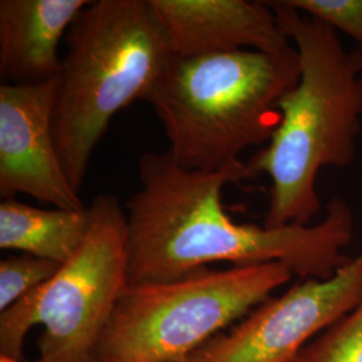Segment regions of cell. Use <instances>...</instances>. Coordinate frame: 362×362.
Returning a JSON list of instances; mask_svg holds the SVG:
<instances>
[{"label":"cell","mask_w":362,"mask_h":362,"mask_svg":"<svg viewBox=\"0 0 362 362\" xmlns=\"http://www.w3.org/2000/svg\"><path fill=\"white\" fill-rule=\"evenodd\" d=\"M362 296V251L329 279H299L182 362H296Z\"/></svg>","instance_id":"cell-7"},{"label":"cell","mask_w":362,"mask_h":362,"mask_svg":"<svg viewBox=\"0 0 362 362\" xmlns=\"http://www.w3.org/2000/svg\"><path fill=\"white\" fill-rule=\"evenodd\" d=\"M66 42L54 137L67 179L79 194L112 118L146 100L173 52L151 0L90 1Z\"/></svg>","instance_id":"cell-4"},{"label":"cell","mask_w":362,"mask_h":362,"mask_svg":"<svg viewBox=\"0 0 362 362\" xmlns=\"http://www.w3.org/2000/svg\"><path fill=\"white\" fill-rule=\"evenodd\" d=\"M300 61L297 86L278 103L281 122L267 146L247 163L251 177L272 180L264 227L310 226L322 203L325 167L346 168L362 129V52L346 50L336 30L286 4L267 1Z\"/></svg>","instance_id":"cell-2"},{"label":"cell","mask_w":362,"mask_h":362,"mask_svg":"<svg viewBox=\"0 0 362 362\" xmlns=\"http://www.w3.org/2000/svg\"><path fill=\"white\" fill-rule=\"evenodd\" d=\"M0 362H6V361H0ZM88 362H98V361H97V360H95V358H93V360H90V361H88Z\"/></svg>","instance_id":"cell-15"},{"label":"cell","mask_w":362,"mask_h":362,"mask_svg":"<svg viewBox=\"0 0 362 362\" xmlns=\"http://www.w3.org/2000/svg\"><path fill=\"white\" fill-rule=\"evenodd\" d=\"M282 263L203 269L129 285L95 350L98 362H182L291 281Z\"/></svg>","instance_id":"cell-6"},{"label":"cell","mask_w":362,"mask_h":362,"mask_svg":"<svg viewBox=\"0 0 362 362\" xmlns=\"http://www.w3.org/2000/svg\"><path fill=\"white\" fill-rule=\"evenodd\" d=\"M151 4L176 57L276 52L291 46L267 1L151 0Z\"/></svg>","instance_id":"cell-9"},{"label":"cell","mask_w":362,"mask_h":362,"mask_svg":"<svg viewBox=\"0 0 362 362\" xmlns=\"http://www.w3.org/2000/svg\"><path fill=\"white\" fill-rule=\"evenodd\" d=\"M285 3L349 35L362 52V0H285Z\"/></svg>","instance_id":"cell-14"},{"label":"cell","mask_w":362,"mask_h":362,"mask_svg":"<svg viewBox=\"0 0 362 362\" xmlns=\"http://www.w3.org/2000/svg\"><path fill=\"white\" fill-rule=\"evenodd\" d=\"M299 77L293 46L276 52L173 55L145 101L180 167L220 172L240 164L247 148L270 141L281 122L278 103Z\"/></svg>","instance_id":"cell-3"},{"label":"cell","mask_w":362,"mask_h":362,"mask_svg":"<svg viewBox=\"0 0 362 362\" xmlns=\"http://www.w3.org/2000/svg\"><path fill=\"white\" fill-rule=\"evenodd\" d=\"M61 263L30 254H16L0 260V313L47 282Z\"/></svg>","instance_id":"cell-13"},{"label":"cell","mask_w":362,"mask_h":362,"mask_svg":"<svg viewBox=\"0 0 362 362\" xmlns=\"http://www.w3.org/2000/svg\"><path fill=\"white\" fill-rule=\"evenodd\" d=\"M61 78L0 85V196L25 194L59 209L85 208L67 179L54 137Z\"/></svg>","instance_id":"cell-8"},{"label":"cell","mask_w":362,"mask_h":362,"mask_svg":"<svg viewBox=\"0 0 362 362\" xmlns=\"http://www.w3.org/2000/svg\"><path fill=\"white\" fill-rule=\"evenodd\" d=\"M90 1L1 0L0 74L4 83L38 85L61 78L58 46Z\"/></svg>","instance_id":"cell-10"},{"label":"cell","mask_w":362,"mask_h":362,"mask_svg":"<svg viewBox=\"0 0 362 362\" xmlns=\"http://www.w3.org/2000/svg\"><path fill=\"white\" fill-rule=\"evenodd\" d=\"M296 362H362V296L299 353Z\"/></svg>","instance_id":"cell-12"},{"label":"cell","mask_w":362,"mask_h":362,"mask_svg":"<svg viewBox=\"0 0 362 362\" xmlns=\"http://www.w3.org/2000/svg\"><path fill=\"white\" fill-rule=\"evenodd\" d=\"M89 233L47 282L0 314V361L88 362L129 286L128 215L98 194Z\"/></svg>","instance_id":"cell-5"},{"label":"cell","mask_w":362,"mask_h":362,"mask_svg":"<svg viewBox=\"0 0 362 362\" xmlns=\"http://www.w3.org/2000/svg\"><path fill=\"white\" fill-rule=\"evenodd\" d=\"M140 189L127 202L129 285L169 282L228 262L282 263L299 279H329L353 257L354 215L334 197L313 226L278 228L239 224L221 203L223 187L251 179L247 164L220 172L180 167L169 152H146L139 163Z\"/></svg>","instance_id":"cell-1"},{"label":"cell","mask_w":362,"mask_h":362,"mask_svg":"<svg viewBox=\"0 0 362 362\" xmlns=\"http://www.w3.org/2000/svg\"><path fill=\"white\" fill-rule=\"evenodd\" d=\"M90 207L42 209L6 199L0 204V248L66 263L90 227Z\"/></svg>","instance_id":"cell-11"}]
</instances>
